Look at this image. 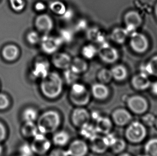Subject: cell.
Here are the masks:
<instances>
[{
  "mask_svg": "<svg viewBox=\"0 0 157 156\" xmlns=\"http://www.w3.org/2000/svg\"><path fill=\"white\" fill-rule=\"evenodd\" d=\"M40 88L42 95L46 99H57L63 91V80L56 72H49L47 76L41 79Z\"/></svg>",
  "mask_w": 157,
  "mask_h": 156,
  "instance_id": "cell-1",
  "label": "cell"
},
{
  "mask_svg": "<svg viewBox=\"0 0 157 156\" xmlns=\"http://www.w3.org/2000/svg\"><path fill=\"white\" fill-rule=\"evenodd\" d=\"M36 124L39 133L45 135L53 134L61 126L62 116L59 111L55 109L45 110L39 114Z\"/></svg>",
  "mask_w": 157,
  "mask_h": 156,
  "instance_id": "cell-2",
  "label": "cell"
},
{
  "mask_svg": "<svg viewBox=\"0 0 157 156\" xmlns=\"http://www.w3.org/2000/svg\"><path fill=\"white\" fill-rule=\"evenodd\" d=\"M124 134L127 142L138 144L142 143L147 139V129L140 121L132 120L125 127Z\"/></svg>",
  "mask_w": 157,
  "mask_h": 156,
  "instance_id": "cell-3",
  "label": "cell"
},
{
  "mask_svg": "<svg viewBox=\"0 0 157 156\" xmlns=\"http://www.w3.org/2000/svg\"><path fill=\"white\" fill-rule=\"evenodd\" d=\"M92 95L84 84L76 82L71 85L69 99L75 107H86L90 103Z\"/></svg>",
  "mask_w": 157,
  "mask_h": 156,
  "instance_id": "cell-4",
  "label": "cell"
},
{
  "mask_svg": "<svg viewBox=\"0 0 157 156\" xmlns=\"http://www.w3.org/2000/svg\"><path fill=\"white\" fill-rule=\"evenodd\" d=\"M124 101L127 108L132 114L142 116L149 111V101L142 95H132L127 96Z\"/></svg>",
  "mask_w": 157,
  "mask_h": 156,
  "instance_id": "cell-5",
  "label": "cell"
},
{
  "mask_svg": "<svg viewBox=\"0 0 157 156\" xmlns=\"http://www.w3.org/2000/svg\"><path fill=\"white\" fill-rule=\"evenodd\" d=\"M52 140L47 135L39 132L33 139L31 146L34 154L43 156L48 154L52 147Z\"/></svg>",
  "mask_w": 157,
  "mask_h": 156,
  "instance_id": "cell-6",
  "label": "cell"
},
{
  "mask_svg": "<svg viewBox=\"0 0 157 156\" xmlns=\"http://www.w3.org/2000/svg\"><path fill=\"white\" fill-rule=\"evenodd\" d=\"M90 111L86 107H75L70 114V121L74 126L78 129L84 124L91 122Z\"/></svg>",
  "mask_w": 157,
  "mask_h": 156,
  "instance_id": "cell-7",
  "label": "cell"
},
{
  "mask_svg": "<svg viewBox=\"0 0 157 156\" xmlns=\"http://www.w3.org/2000/svg\"><path fill=\"white\" fill-rule=\"evenodd\" d=\"M110 118L114 125L120 127H126L133 120L132 112L127 108L119 107L113 111Z\"/></svg>",
  "mask_w": 157,
  "mask_h": 156,
  "instance_id": "cell-8",
  "label": "cell"
},
{
  "mask_svg": "<svg viewBox=\"0 0 157 156\" xmlns=\"http://www.w3.org/2000/svg\"><path fill=\"white\" fill-rule=\"evenodd\" d=\"M67 150L69 156H87L90 152L89 146L85 139H76L70 141Z\"/></svg>",
  "mask_w": 157,
  "mask_h": 156,
  "instance_id": "cell-9",
  "label": "cell"
},
{
  "mask_svg": "<svg viewBox=\"0 0 157 156\" xmlns=\"http://www.w3.org/2000/svg\"><path fill=\"white\" fill-rule=\"evenodd\" d=\"M98 55L101 61L106 63H114L119 58L117 50L107 42L100 44L99 48L98 49Z\"/></svg>",
  "mask_w": 157,
  "mask_h": 156,
  "instance_id": "cell-10",
  "label": "cell"
},
{
  "mask_svg": "<svg viewBox=\"0 0 157 156\" xmlns=\"http://www.w3.org/2000/svg\"><path fill=\"white\" fill-rule=\"evenodd\" d=\"M41 46L43 51L48 54H52L60 48L62 41L60 38L45 35L40 39Z\"/></svg>",
  "mask_w": 157,
  "mask_h": 156,
  "instance_id": "cell-11",
  "label": "cell"
},
{
  "mask_svg": "<svg viewBox=\"0 0 157 156\" xmlns=\"http://www.w3.org/2000/svg\"><path fill=\"white\" fill-rule=\"evenodd\" d=\"M124 20L126 25L125 29L127 31L129 36L136 32V29L140 26L142 19L137 11H130L125 13Z\"/></svg>",
  "mask_w": 157,
  "mask_h": 156,
  "instance_id": "cell-12",
  "label": "cell"
},
{
  "mask_svg": "<svg viewBox=\"0 0 157 156\" xmlns=\"http://www.w3.org/2000/svg\"><path fill=\"white\" fill-rule=\"evenodd\" d=\"M130 46L135 52L143 53L147 50L149 46V42L144 34L135 32L130 35Z\"/></svg>",
  "mask_w": 157,
  "mask_h": 156,
  "instance_id": "cell-13",
  "label": "cell"
},
{
  "mask_svg": "<svg viewBox=\"0 0 157 156\" xmlns=\"http://www.w3.org/2000/svg\"><path fill=\"white\" fill-rule=\"evenodd\" d=\"M90 92L92 97L100 102L105 101L110 95V89L107 84L100 82L95 83L92 86Z\"/></svg>",
  "mask_w": 157,
  "mask_h": 156,
  "instance_id": "cell-14",
  "label": "cell"
},
{
  "mask_svg": "<svg viewBox=\"0 0 157 156\" xmlns=\"http://www.w3.org/2000/svg\"><path fill=\"white\" fill-rule=\"evenodd\" d=\"M90 151L96 154H104L109 149V147L104 135L98 134L88 142Z\"/></svg>",
  "mask_w": 157,
  "mask_h": 156,
  "instance_id": "cell-15",
  "label": "cell"
},
{
  "mask_svg": "<svg viewBox=\"0 0 157 156\" xmlns=\"http://www.w3.org/2000/svg\"><path fill=\"white\" fill-rule=\"evenodd\" d=\"M94 125L98 134L104 135L112 132L114 124L110 117L102 115L96 120Z\"/></svg>",
  "mask_w": 157,
  "mask_h": 156,
  "instance_id": "cell-16",
  "label": "cell"
},
{
  "mask_svg": "<svg viewBox=\"0 0 157 156\" xmlns=\"http://www.w3.org/2000/svg\"><path fill=\"white\" fill-rule=\"evenodd\" d=\"M35 25L39 31L48 33L53 29L54 23L50 16L46 13H43L36 17Z\"/></svg>",
  "mask_w": 157,
  "mask_h": 156,
  "instance_id": "cell-17",
  "label": "cell"
},
{
  "mask_svg": "<svg viewBox=\"0 0 157 156\" xmlns=\"http://www.w3.org/2000/svg\"><path fill=\"white\" fill-rule=\"evenodd\" d=\"M71 141V135L68 131L62 129L57 130L53 133L52 143L56 147L64 148L68 146Z\"/></svg>",
  "mask_w": 157,
  "mask_h": 156,
  "instance_id": "cell-18",
  "label": "cell"
},
{
  "mask_svg": "<svg viewBox=\"0 0 157 156\" xmlns=\"http://www.w3.org/2000/svg\"><path fill=\"white\" fill-rule=\"evenodd\" d=\"M52 61L56 68L65 70L70 68L72 59L68 54L59 53L53 56Z\"/></svg>",
  "mask_w": 157,
  "mask_h": 156,
  "instance_id": "cell-19",
  "label": "cell"
},
{
  "mask_svg": "<svg viewBox=\"0 0 157 156\" xmlns=\"http://www.w3.org/2000/svg\"><path fill=\"white\" fill-rule=\"evenodd\" d=\"M132 86L137 91H143L150 88L151 81L149 76L140 73L133 76L132 79Z\"/></svg>",
  "mask_w": 157,
  "mask_h": 156,
  "instance_id": "cell-20",
  "label": "cell"
},
{
  "mask_svg": "<svg viewBox=\"0 0 157 156\" xmlns=\"http://www.w3.org/2000/svg\"><path fill=\"white\" fill-rule=\"evenodd\" d=\"M49 73V63L47 60H40L34 64L32 74L34 77L43 79Z\"/></svg>",
  "mask_w": 157,
  "mask_h": 156,
  "instance_id": "cell-21",
  "label": "cell"
},
{
  "mask_svg": "<svg viewBox=\"0 0 157 156\" xmlns=\"http://www.w3.org/2000/svg\"><path fill=\"white\" fill-rule=\"evenodd\" d=\"M78 129L79 134L81 138L87 141H89L99 134L97 131L95 125L91 124V122L84 124L79 128Z\"/></svg>",
  "mask_w": 157,
  "mask_h": 156,
  "instance_id": "cell-22",
  "label": "cell"
},
{
  "mask_svg": "<svg viewBox=\"0 0 157 156\" xmlns=\"http://www.w3.org/2000/svg\"><path fill=\"white\" fill-rule=\"evenodd\" d=\"M140 73L147 76H157V56L152 58L148 63L140 67Z\"/></svg>",
  "mask_w": 157,
  "mask_h": 156,
  "instance_id": "cell-23",
  "label": "cell"
},
{
  "mask_svg": "<svg viewBox=\"0 0 157 156\" xmlns=\"http://www.w3.org/2000/svg\"><path fill=\"white\" fill-rule=\"evenodd\" d=\"M24 137L33 139L39 133L38 128L36 122H25L21 129Z\"/></svg>",
  "mask_w": 157,
  "mask_h": 156,
  "instance_id": "cell-24",
  "label": "cell"
},
{
  "mask_svg": "<svg viewBox=\"0 0 157 156\" xmlns=\"http://www.w3.org/2000/svg\"><path fill=\"white\" fill-rule=\"evenodd\" d=\"M70 69L77 74H81L87 71L88 64L86 61L83 58L76 57L72 59Z\"/></svg>",
  "mask_w": 157,
  "mask_h": 156,
  "instance_id": "cell-25",
  "label": "cell"
},
{
  "mask_svg": "<svg viewBox=\"0 0 157 156\" xmlns=\"http://www.w3.org/2000/svg\"><path fill=\"white\" fill-rule=\"evenodd\" d=\"M128 36L129 35L125 28H117L113 30L110 38L115 43L122 44L125 42Z\"/></svg>",
  "mask_w": 157,
  "mask_h": 156,
  "instance_id": "cell-26",
  "label": "cell"
},
{
  "mask_svg": "<svg viewBox=\"0 0 157 156\" xmlns=\"http://www.w3.org/2000/svg\"><path fill=\"white\" fill-rule=\"evenodd\" d=\"M113 79L118 82H122L126 79L128 76L127 68L122 65H117L110 70Z\"/></svg>",
  "mask_w": 157,
  "mask_h": 156,
  "instance_id": "cell-27",
  "label": "cell"
},
{
  "mask_svg": "<svg viewBox=\"0 0 157 156\" xmlns=\"http://www.w3.org/2000/svg\"><path fill=\"white\" fill-rule=\"evenodd\" d=\"M87 37L90 40L100 44L107 42L105 34L97 28H91L88 30Z\"/></svg>",
  "mask_w": 157,
  "mask_h": 156,
  "instance_id": "cell-28",
  "label": "cell"
},
{
  "mask_svg": "<svg viewBox=\"0 0 157 156\" xmlns=\"http://www.w3.org/2000/svg\"><path fill=\"white\" fill-rule=\"evenodd\" d=\"M39 116V113L38 111L33 107H28L25 108L21 114L22 119L24 122H36Z\"/></svg>",
  "mask_w": 157,
  "mask_h": 156,
  "instance_id": "cell-29",
  "label": "cell"
},
{
  "mask_svg": "<svg viewBox=\"0 0 157 156\" xmlns=\"http://www.w3.org/2000/svg\"><path fill=\"white\" fill-rule=\"evenodd\" d=\"M127 147V142L125 139L117 137L114 142L109 147L111 151L115 154H119L124 152Z\"/></svg>",
  "mask_w": 157,
  "mask_h": 156,
  "instance_id": "cell-30",
  "label": "cell"
},
{
  "mask_svg": "<svg viewBox=\"0 0 157 156\" xmlns=\"http://www.w3.org/2000/svg\"><path fill=\"white\" fill-rule=\"evenodd\" d=\"M144 153L147 156H157V137H152L145 142Z\"/></svg>",
  "mask_w": 157,
  "mask_h": 156,
  "instance_id": "cell-31",
  "label": "cell"
},
{
  "mask_svg": "<svg viewBox=\"0 0 157 156\" xmlns=\"http://www.w3.org/2000/svg\"><path fill=\"white\" fill-rule=\"evenodd\" d=\"M19 54V50L14 45H9L5 46L2 50V55L8 61H13L17 58Z\"/></svg>",
  "mask_w": 157,
  "mask_h": 156,
  "instance_id": "cell-32",
  "label": "cell"
},
{
  "mask_svg": "<svg viewBox=\"0 0 157 156\" xmlns=\"http://www.w3.org/2000/svg\"><path fill=\"white\" fill-rule=\"evenodd\" d=\"M51 10L56 15L62 16L67 10L66 5L60 1H54L49 4Z\"/></svg>",
  "mask_w": 157,
  "mask_h": 156,
  "instance_id": "cell-33",
  "label": "cell"
},
{
  "mask_svg": "<svg viewBox=\"0 0 157 156\" xmlns=\"http://www.w3.org/2000/svg\"><path fill=\"white\" fill-rule=\"evenodd\" d=\"M82 54L85 58L91 59L98 54V49L92 44H87L83 46Z\"/></svg>",
  "mask_w": 157,
  "mask_h": 156,
  "instance_id": "cell-34",
  "label": "cell"
},
{
  "mask_svg": "<svg viewBox=\"0 0 157 156\" xmlns=\"http://www.w3.org/2000/svg\"><path fill=\"white\" fill-rule=\"evenodd\" d=\"M63 76L65 82L70 86L75 82H77V80L79 78V74L72 71L70 68L64 70Z\"/></svg>",
  "mask_w": 157,
  "mask_h": 156,
  "instance_id": "cell-35",
  "label": "cell"
},
{
  "mask_svg": "<svg viewBox=\"0 0 157 156\" xmlns=\"http://www.w3.org/2000/svg\"><path fill=\"white\" fill-rule=\"evenodd\" d=\"M98 79L99 82L107 84L113 79L112 74L110 70L107 69H102L98 73Z\"/></svg>",
  "mask_w": 157,
  "mask_h": 156,
  "instance_id": "cell-36",
  "label": "cell"
},
{
  "mask_svg": "<svg viewBox=\"0 0 157 156\" xmlns=\"http://www.w3.org/2000/svg\"><path fill=\"white\" fill-rule=\"evenodd\" d=\"M155 120L156 116L151 113L147 112L142 116L140 121L147 127H151L155 126Z\"/></svg>",
  "mask_w": 157,
  "mask_h": 156,
  "instance_id": "cell-37",
  "label": "cell"
},
{
  "mask_svg": "<svg viewBox=\"0 0 157 156\" xmlns=\"http://www.w3.org/2000/svg\"><path fill=\"white\" fill-rule=\"evenodd\" d=\"M19 156H33L34 154L31 144L24 143L19 149Z\"/></svg>",
  "mask_w": 157,
  "mask_h": 156,
  "instance_id": "cell-38",
  "label": "cell"
},
{
  "mask_svg": "<svg viewBox=\"0 0 157 156\" xmlns=\"http://www.w3.org/2000/svg\"><path fill=\"white\" fill-rule=\"evenodd\" d=\"M48 156H69L68 154L67 150L61 147H55L52 148L49 153Z\"/></svg>",
  "mask_w": 157,
  "mask_h": 156,
  "instance_id": "cell-39",
  "label": "cell"
},
{
  "mask_svg": "<svg viewBox=\"0 0 157 156\" xmlns=\"http://www.w3.org/2000/svg\"><path fill=\"white\" fill-rule=\"evenodd\" d=\"M11 6L13 10L17 12L21 11L23 10L25 4L24 0H9Z\"/></svg>",
  "mask_w": 157,
  "mask_h": 156,
  "instance_id": "cell-40",
  "label": "cell"
},
{
  "mask_svg": "<svg viewBox=\"0 0 157 156\" xmlns=\"http://www.w3.org/2000/svg\"><path fill=\"white\" fill-rule=\"evenodd\" d=\"M40 37L38 33L36 31H31L27 35V40L30 44H37L40 41Z\"/></svg>",
  "mask_w": 157,
  "mask_h": 156,
  "instance_id": "cell-41",
  "label": "cell"
},
{
  "mask_svg": "<svg viewBox=\"0 0 157 156\" xmlns=\"http://www.w3.org/2000/svg\"><path fill=\"white\" fill-rule=\"evenodd\" d=\"M62 42H70L73 38L72 32L68 30H62L60 32V36Z\"/></svg>",
  "mask_w": 157,
  "mask_h": 156,
  "instance_id": "cell-42",
  "label": "cell"
},
{
  "mask_svg": "<svg viewBox=\"0 0 157 156\" xmlns=\"http://www.w3.org/2000/svg\"><path fill=\"white\" fill-rule=\"evenodd\" d=\"M10 105L8 97L4 94H0V110L6 109Z\"/></svg>",
  "mask_w": 157,
  "mask_h": 156,
  "instance_id": "cell-43",
  "label": "cell"
},
{
  "mask_svg": "<svg viewBox=\"0 0 157 156\" xmlns=\"http://www.w3.org/2000/svg\"><path fill=\"white\" fill-rule=\"evenodd\" d=\"M103 114H102L101 112L98 110H92L90 111V116H91V119L94 120L95 122L96 120H98L99 118L102 116Z\"/></svg>",
  "mask_w": 157,
  "mask_h": 156,
  "instance_id": "cell-44",
  "label": "cell"
},
{
  "mask_svg": "<svg viewBox=\"0 0 157 156\" xmlns=\"http://www.w3.org/2000/svg\"><path fill=\"white\" fill-rule=\"evenodd\" d=\"M6 128L3 124L0 122V142L4 141L6 137Z\"/></svg>",
  "mask_w": 157,
  "mask_h": 156,
  "instance_id": "cell-45",
  "label": "cell"
},
{
  "mask_svg": "<svg viewBox=\"0 0 157 156\" xmlns=\"http://www.w3.org/2000/svg\"><path fill=\"white\" fill-rule=\"evenodd\" d=\"M35 9L38 11H43L46 9L45 4L41 2H37L35 4Z\"/></svg>",
  "mask_w": 157,
  "mask_h": 156,
  "instance_id": "cell-46",
  "label": "cell"
},
{
  "mask_svg": "<svg viewBox=\"0 0 157 156\" xmlns=\"http://www.w3.org/2000/svg\"><path fill=\"white\" fill-rule=\"evenodd\" d=\"M72 16H73V12L70 9H67L65 13L62 16L66 20H69L72 18Z\"/></svg>",
  "mask_w": 157,
  "mask_h": 156,
  "instance_id": "cell-47",
  "label": "cell"
},
{
  "mask_svg": "<svg viewBox=\"0 0 157 156\" xmlns=\"http://www.w3.org/2000/svg\"><path fill=\"white\" fill-rule=\"evenodd\" d=\"M151 92L154 96H157V81L151 84L150 86Z\"/></svg>",
  "mask_w": 157,
  "mask_h": 156,
  "instance_id": "cell-48",
  "label": "cell"
},
{
  "mask_svg": "<svg viewBox=\"0 0 157 156\" xmlns=\"http://www.w3.org/2000/svg\"><path fill=\"white\" fill-rule=\"evenodd\" d=\"M86 27V23L84 20H80L77 25V28L78 30H83Z\"/></svg>",
  "mask_w": 157,
  "mask_h": 156,
  "instance_id": "cell-49",
  "label": "cell"
},
{
  "mask_svg": "<svg viewBox=\"0 0 157 156\" xmlns=\"http://www.w3.org/2000/svg\"><path fill=\"white\" fill-rule=\"evenodd\" d=\"M117 156H134L133 155H132V154H130V153H128V152H126L124 151V152H122V153H121V154H117Z\"/></svg>",
  "mask_w": 157,
  "mask_h": 156,
  "instance_id": "cell-50",
  "label": "cell"
},
{
  "mask_svg": "<svg viewBox=\"0 0 157 156\" xmlns=\"http://www.w3.org/2000/svg\"><path fill=\"white\" fill-rule=\"evenodd\" d=\"M2 151H3V149H2V146L0 145V156L2 154Z\"/></svg>",
  "mask_w": 157,
  "mask_h": 156,
  "instance_id": "cell-51",
  "label": "cell"
},
{
  "mask_svg": "<svg viewBox=\"0 0 157 156\" xmlns=\"http://www.w3.org/2000/svg\"><path fill=\"white\" fill-rule=\"evenodd\" d=\"M155 127L157 129V116L156 117V120H155Z\"/></svg>",
  "mask_w": 157,
  "mask_h": 156,
  "instance_id": "cell-52",
  "label": "cell"
},
{
  "mask_svg": "<svg viewBox=\"0 0 157 156\" xmlns=\"http://www.w3.org/2000/svg\"><path fill=\"white\" fill-rule=\"evenodd\" d=\"M155 15H156V16H157V5H156V6H155Z\"/></svg>",
  "mask_w": 157,
  "mask_h": 156,
  "instance_id": "cell-53",
  "label": "cell"
},
{
  "mask_svg": "<svg viewBox=\"0 0 157 156\" xmlns=\"http://www.w3.org/2000/svg\"><path fill=\"white\" fill-rule=\"evenodd\" d=\"M137 156H147V154H145L144 153L143 154H139V155H138Z\"/></svg>",
  "mask_w": 157,
  "mask_h": 156,
  "instance_id": "cell-54",
  "label": "cell"
},
{
  "mask_svg": "<svg viewBox=\"0 0 157 156\" xmlns=\"http://www.w3.org/2000/svg\"></svg>",
  "mask_w": 157,
  "mask_h": 156,
  "instance_id": "cell-55",
  "label": "cell"
}]
</instances>
